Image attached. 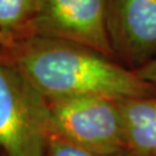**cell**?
<instances>
[{"label":"cell","instance_id":"6da1fadb","mask_svg":"<svg viewBox=\"0 0 156 156\" xmlns=\"http://www.w3.org/2000/svg\"><path fill=\"white\" fill-rule=\"evenodd\" d=\"M0 59L48 101L75 96L116 101L156 96V84L142 80L134 71L65 39L43 36L0 39Z\"/></svg>","mask_w":156,"mask_h":156},{"label":"cell","instance_id":"7a4b0ae2","mask_svg":"<svg viewBox=\"0 0 156 156\" xmlns=\"http://www.w3.org/2000/svg\"><path fill=\"white\" fill-rule=\"evenodd\" d=\"M48 100L0 59V148L6 156H45L50 138Z\"/></svg>","mask_w":156,"mask_h":156},{"label":"cell","instance_id":"3957f363","mask_svg":"<svg viewBox=\"0 0 156 156\" xmlns=\"http://www.w3.org/2000/svg\"><path fill=\"white\" fill-rule=\"evenodd\" d=\"M48 103L50 135L95 153L125 151L122 117L116 100L75 96Z\"/></svg>","mask_w":156,"mask_h":156},{"label":"cell","instance_id":"277c9868","mask_svg":"<svg viewBox=\"0 0 156 156\" xmlns=\"http://www.w3.org/2000/svg\"><path fill=\"white\" fill-rule=\"evenodd\" d=\"M105 14L106 0H42L23 37L65 39L116 60L108 37Z\"/></svg>","mask_w":156,"mask_h":156},{"label":"cell","instance_id":"5b68a950","mask_svg":"<svg viewBox=\"0 0 156 156\" xmlns=\"http://www.w3.org/2000/svg\"><path fill=\"white\" fill-rule=\"evenodd\" d=\"M105 21L116 62L136 71L156 59V0H106Z\"/></svg>","mask_w":156,"mask_h":156},{"label":"cell","instance_id":"8992f818","mask_svg":"<svg viewBox=\"0 0 156 156\" xmlns=\"http://www.w3.org/2000/svg\"><path fill=\"white\" fill-rule=\"evenodd\" d=\"M125 151L128 156H156V96L119 100Z\"/></svg>","mask_w":156,"mask_h":156},{"label":"cell","instance_id":"52a82bcc","mask_svg":"<svg viewBox=\"0 0 156 156\" xmlns=\"http://www.w3.org/2000/svg\"><path fill=\"white\" fill-rule=\"evenodd\" d=\"M42 0H0V39L22 38Z\"/></svg>","mask_w":156,"mask_h":156},{"label":"cell","instance_id":"ba28073f","mask_svg":"<svg viewBox=\"0 0 156 156\" xmlns=\"http://www.w3.org/2000/svg\"><path fill=\"white\" fill-rule=\"evenodd\" d=\"M45 156H128L126 151H120L116 154H101L90 151L83 148L67 142L62 138L56 135H50L48 146H46V154Z\"/></svg>","mask_w":156,"mask_h":156},{"label":"cell","instance_id":"9c48e42d","mask_svg":"<svg viewBox=\"0 0 156 156\" xmlns=\"http://www.w3.org/2000/svg\"><path fill=\"white\" fill-rule=\"evenodd\" d=\"M134 72L142 80L156 84V59L146 64L145 66L140 67L139 69H136Z\"/></svg>","mask_w":156,"mask_h":156}]
</instances>
